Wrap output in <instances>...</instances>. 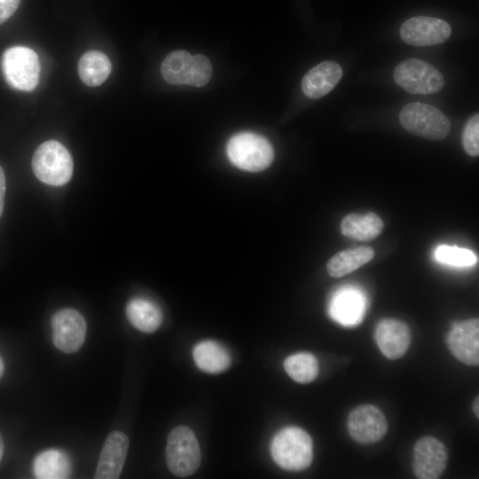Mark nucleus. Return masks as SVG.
Listing matches in <instances>:
<instances>
[{
    "mask_svg": "<svg viewBox=\"0 0 479 479\" xmlns=\"http://www.w3.org/2000/svg\"><path fill=\"white\" fill-rule=\"evenodd\" d=\"M383 229V222L374 213L349 214L341 223L342 233L352 240L366 241L378 237Z\"/></svg>",
    "mask_w": 479,
    "mask_h": 479,
    "instance_id": "aec40b11",
    "label": "nucleus"
},
{
    "mask_svg": "<svg viewBox=\"0 0 479 479\" xmlns=\"http://www.w3.org/2000/svg\"><path fill=\"white\" fill-rule=\"evenodd\" d=\"M129 444L130 440L123 432H111L101 449L95 478H119L125 463Z\"/></svg>",
    "mask_w": 479,
    "mask_h": 479,
    "instance_id": "2eb2a0df",
    "label": "nucleus"
},
{
    "mask_svg": "<svg viewBox=\"0 0 479 479\" xmlns=\"http://www.w3.org/2000/svg\"><path fill=\"white\" fill-rule=\"evenodd\" d=\"M448 451L443 442L433 436L417 440L412 450V468L419 479H437L444 472Z\"/></svg>",
    "mask_w": 479,
    "mask_h": 479,
    "instance_id": "1a4fd4ad",
    "label": "nucleus"
},
{
    "mask_svg": "<svg viewBox=\"0 0 479 479\" xmlns=\"http://www.w3.org/2000/svg\"><path fill=\"white\" fill-rule=\"evenodd\" d=\"M473 412L476 418L479 417V397H476L474 400L473 405H472Z\"/></svg>",
    "mask_w": 479,
    "mask_h": 479,
    "instance_id": "c85d7f7f",
    "label": "nucleus"
},
{
    "mask_svg": "<svg viewBox=\"0 0 479 479\" xmlns=\"http://www.w3.org/2000/svg\"><path fill=\"white\" fill-rule=\"evenodd\" d=\"M2 70L5 80L12 88L33 90L39 81L40 62L37 54L26 46H13L2 56Z\"/></svg>",
    "mask_w": 479,
    "mask_h": 479,
    "instance_id": "0eeeda50",
    "label": "nucleus"
},
{
    "mask_svg": "<svg viewBox=\"0 0 479 479\" xmlns=\"http://www.w3.org/2000/svg\"><path fill=\"white\" fill-rule=\"evenodd\" d=\"M192 357L199 369L208 373H220L232 363L228 350L214 341L199 342L192 350Z\"/></svg>",
    "mask_w": 479,
    "mask_h": 479,
    "instance_id": "6ab92c4d",
    "label": "nucleus"
},
{
    "mask_svg": "<svg viewBox=\"0 0 479 479\" xmlns=\"http://www.w3.org/2000/svg\"><path fill=\"white\" fill-rule=\"evenodd\" d=\"M452 354L467 365L479 364V320L471 318L454 324L447 336Z\"/></svg>",
    "mask_w": 479,
    "mask_h": 479,
    "instance_id": "ddd939ff",
    "label": "nucleus"
},
{
    "mask_svg": "<svg viewBox=\"0 0 479 479\" xmlns=\"http://www.w3.org/2000/svg\"><path fill=\"white\" fill-rule=\"evenodd\" d=\"M451 34V26L445 20L428 16L410 18L400 27L402 40L413 46L440 44L445 42Z\"/></svg>",
    "mask_w": 479,
    "mask_h": 479,
    "instance_id": "f8f14e48",
    "label": "nucleus"
},
{
    "mask_svg": "<svg viewBox=\"0 0 479 479\" xmlns=\"http://www.w3.org/2000/svg\"><path fill=\"white\" fill-rule=\"evenodd\" d=\"M394 80L411 94L436 93L444 85V78L440 71L418 59L400 62L394 70Z\"/></svg>",
    "mask_w": 479,
    "mask_h": 479,
    "instance_id": "6e6552de",
    "label": "nucleus"
},
{
    "mask_svg": "<svg viewBox=\"0 0 479 479\" xmlns=\"http://www.w3.org/2000/svg\"><path fill=\"white\" fill-rule=\"evenodd\" d=\"M462 145L466 153L476 157L479 154V115H472L467 122L462 133Z\"/></svg>",
    "mask_w": 479,
    "mask_h": 479,
    "instance_id": "a878e982",
    "label": "nucleus"
},
{
    "mask_svg": "<svg viewBox=\"0 0 479 479\" xmlns=\"http://www.w3.org/2000/svg\"><path fill=\"white\" fill-rule=\"evenodd\" d=\"M165 456L174 475L187 477L194 474L200 465L201 453L193 431L186 426L173 428L168 436Z\"/></svg>",
    "mask_w": 479,
    "mask_h": 479,
    "instance_id": "39448f33",
    "label": "nucleus"
},
{
    "mask_svg": "<svg viewBox=\"0 0 479 479\" xmlns=\"http://www.w3.org/2000/svg\"><path fill=\"white\" fill-rule=\"evenodd\" d=\"M284 369L291 379L299 383L313 381L319 371L318 359L308 352H299L287 357Z\"/></svg>",
    "mask_w": 479,
    "mask_h": 479,
    "instance_id": "b1692460",
    "label": "nucleus"
},
{
    "mask_svg": "<svg viewBox=\"0 0 479 479\" xmlns=\"http://www.w3.org/2000/svg\"><path fill=\"white\" fill-rule=\"evenodd\" d=\"M111 72L108 57L98 51L85 52L78 62V74L88 86L96 87L103 83Z\"/></svg>",
    "mask_w": 479,
    "mask_h": 479,
    "instance_id": "5701e85b",
    "label": "nucleus"
},
{
    "mask_svg": "<svg viewBox=\"0 0 479 479\" xmlns=\"http://www.w3.org/2000/svg\"><path fill=\"white\" fill-rule=\"evenodd\" d=\"M20 2V0H0V24L12 16Z\"/></svg>",
    "mask_w": 479,
    "mask_h": 479,
    "instance_id": "bb28decb",
    "label": "nucleus"
},
{
    "mask_svg": "<svg viewBox=\"0 0 479 479\" xmlns=\"http://www.w3.org/2000/svg\"><path fill=\"white\" fill-rule=\"evenodd\" d=\"M32 168L43 183L60 186L67 184L73 174V159L59 142L49 140L41 144L34 153Z\"/></svg>",
    "mask_w": 479,
    "mask_h": 479,
    "instance_id": "20e7f679",
    "label": "nucleus"
},
{
    "mask_svg": "<svg viewBox=\"0 0 479 479\" xmlns=\"http://www.w3.org/2000/svg\"><path fill=\"white\" fill-rule=\"evenodd\" d=\"M126 316L136 329L144 333L156 331L162 322V313L159 306L142 297L133 298L128 302Z\"/></svg>",
    "mask_w": 479,
    "mask_h": 479,
    "instance_id": "a211bd4d",
    "label": "nucleus"
},
{
    "mask_svg": "<svg viewBox=\"0 0 479 479\" xmlns=\"http://www.w3.org/2000/svg\"><path fill=\"white\" fill-rule=\"evenodd\" d=\"M4 442H3V438H2V436L0 434V461L2 460L3 459V455H4Z\"/></svg>",
    "mask_w": 479,
    "mask_h": 479,
    "instance_id": "c756f323",
    "label": "nucleus"
},
{
    "mask_svg": "<svg viewBox=\"0 0 479 479\" xmlns=\"http://www.w3.org/2000/svg\"><path fill=\"white\" fill-rule=\"evenodd\" d=\"M374 339L383 356L395 360L402 357L408 350L411 331L399 319L384 318L375 327Z\"/></svg>",
    "mask_w": 479,
    "mask_h": 479,
    "instance_id": "4468645a",
    "label": "nucleus"
},
{
    "mask_svg": "<svg viewBox=\"0 0 479 479\" xmlns=\"http://www.w3.org/2000/svg\"><path fill=\"white\" fill-rule=\"evenodd\" d=\"M226 153L234 166L249 172L265 169L274 158L271 143L265 137L251 132H241L232 137L227 143Z\"/></svg>",
    "mask_w": 479,
    "mask_h": 479,
    "instance_id": "7ed1b4c3",
    "label": "nucleus"
},
{
    "mask_svg": "<svg viewBox=\"0 0 479 479\" xmlns=\"http://www.w3.org/2000/svg\"><path fill=\"white\" fill-rule=\"evenodd\" d=\"M271 453L279 467L287 471L303 470L311 464L313 459L311 437L300 428H285L273 437Z\"/></svg>",
    "mask_w": 479,
    "mask_h": 479,
    "instance_id": "f257e3e1",
    "label": "nucleus"
},
{
    "mask_svg": "<svg viewBox=\"0 0 479 479\" xmlns=\"http://www.w3.org/2000/svg\"><path fill=\"white\" fill-rule=\"evenodd\" d=\"M435 256L441 263L455 266H471L477 262V256L471 250L455 246L438 247Z\"/></svg>",
    "mask_w": 479,
    "mask_h": 479,
    "instance_id": "393cba45",
    "label": "nucleus"
},
{
    "mask_svg": "<svg viewBox=\"0 0 479 479\" xmlns=\"http://www.w3.org/2000/svg\"><path fill=\"white\" fill-rule=\"evenodd\" d=\"M342 76L341 66L326 60L310 69L302 80V90L310 98L317 99L330 92Z\"/></svg>",
    "mask_w": 479,
    "mask_h": 479,
    "instance_id": "dca6fc26",
    "label": "nucleus"
},
{
    "mask_svg": "<svg viewBox=\"0 0 479 479\" xmlns=\"http://www.w3.org/2000/svg\"><path fill=\"white\" fill-rule=\"evenodd\" d=\"M399 122L410 133L431 140L446 137L451 130V122L443 112L420 102L405 105L400 111Z\"/></svg>",
    "mask_w": 479,
    "mask_h": 479,
    "instance_id": "423d86ee",
    "label": "nucleus"
},
{
    "mask_svg": "<svg viewBox=\"0 0 479 479\" xmlns=\"http://www.w3.org/2000/svg\"><path fill=\"white\" fill-rule=\"evenodd\" d=\"M347 428L355 442L371 444L384 437L388 431V421L378 407L373 404H362L349 412Z\"/></svg>",
    "mask_w": 479,
    "mask_h": 479,
    "instance_id": "9d476101",
    "label": "nucleus"
},
{
    "mask_svg": "<svg viewBox=\"0 0 479 479\" xmlns=\"http://www.w3.org/2000/svg\"><path fill=\"white\" fill-rule=\"evenodd\" d=\"M52 341L55 347L67 354L80 349L86 336V322L74 309H63L51 318Z\"/></svg>",
    "mask_w": 479,
    "mask_h": 479,
    "instance_id": "9b49d317",
    "label": "nucleus"
},
{
    "mask_svg": "<svg viewBox=\"0 0 479 479\" xmlns=\"http://www.w3.org/2000/svg\"><path fill=\"white\" fill-rule=\"evenodd\" d=\"M5 194V177L2 167L0 166V216L4 209V201Z\"/></svg>",
    "mask_w": 479,
    "mask_h": 479,
    "instance_id": "cd10ccee",
    "label": "nucleus"
},
{
    "mask_svg": "<svg viewBox=\"0 0 479 479\" xmlns=\"http://www.w3.org/2000/svg\"><path fill=\"white\" fill-rule=\"evenodd\" d=\"M4 361L0 357V378L2 377V375L4 373Z\"/></svg>",
    "mask_w": 479,
    "mask_h": 479,
    "instance_id": "7c9ffc66",
    "label": "nucleus"
},
{
    "mask_svg": "<svg viewBox=\"0 0 479 479\" xmlns=\"http://www.w3.org/2000/svg\"><path fill=\"white\" fill-rule=\"evenodd\" d=\"M332 317L344 325H353L360 321L364 312V301L357 291L345 289L338 292L332 300Z\"/></svg>",
    "mask_w": 479,
    "mask_h": 479,
    "instance_id": "412c9836",
    "label": "nucleus"
},
{
    "mask_svg": "<svg viewBox=\"0 0 479 479\" xmlns=\"http://www.w3.org/2000/svg\"><path fill=\"white\" fill-rule=\"evenodd\" d=\"M161 72L164 80L170 84L202 87L211 78L212 67L206 56H192L188 51L179 50L166 56Z\"/></svg>",
    "mask_w": 479,
    "mask_h": 479,
    "instance_id": "f03ea898",
    "label": "nucleus"
},
{
    "mask_svg": "<svg viewBox=\"0 0 479 479\" xmlns=\"http://www.w3.org/2000/svg\"><path fill=\"white\" fill-rule=\"evenodd\" d=\"M33 471L39 479L68 478L72 472L71 459L62 450L47 449L35 457Z\"/></svg>",
    "mask_w": 479,
    "mask_h": 479,
    "instance_id": "f3484780",
    "label": "nucleus"
},
{
    "mask_svg": "<svg viewBox=\"0 0 479 479\" xmlns=\"http://www.w3.org/2000/svg\"><path fill=\"white\" fill-rule=\"evenodd\" d=\"M373 256L374 250L370 247H359L339 252L328 261L327 272L333 278L342 277L367 263Z\"/></svg>",
    "mask_w": 479,
    "mask_h": 479,
    "instance_id": "4be33fe9",
    "label": "nucleus"
}]
</instances>
